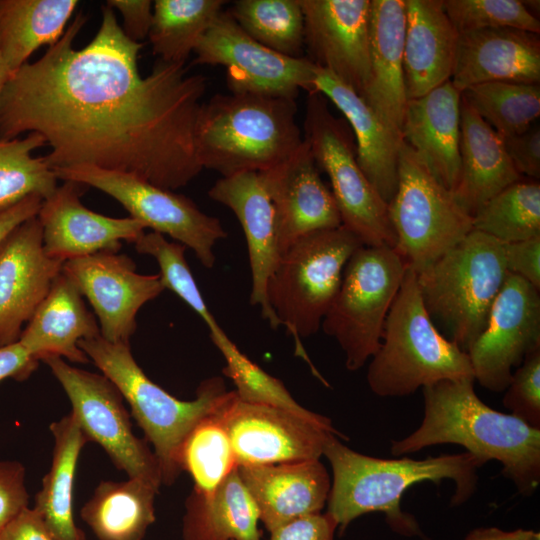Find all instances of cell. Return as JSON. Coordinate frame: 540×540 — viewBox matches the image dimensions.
<instances>
[{"label":"cell","instance_id":"6da1fadb","mask_svg":"<svg viewBox=\"0 0 540 540\" xmlns=\"http://www.w3.org/2000/svg\"><path fill=\"white\" fill-rule=\"evenodd\" d=\"M87 18L79 12L37 61L6 81L0 98V140L42 135L52 169L90 165L135 175L168 190L203 169L195 125L207 88L184 64L159 60L142 77L143 43L130 40L106 4L95 37L73 43Z\"/></svg>","mask_w":540,"mask_h":540},{"label":"cell","instance_id":"7a4b0ae2","mask_svg":"<svg viewBox=\"0 0 540 540\" xmlns=\"http://www.w3.org/2000/svg\"><path fill=\"white\" fill-rule=\"evenodd\" d=\"M474 381L447 379L423 387L420 426L392 441L390 452L402 456L437 444L461 445L482 466L497 460L517 491L530 496L540 484V429L486 405L477 396Z\"/></svg>","mask_w":540,"mask_h":540},{"label":"cell","instance_id":"3957f363","mask_svg":"<svg viewBox=\"0 0 540 540\" xmlns=\"http://www.w3.org/2000/svg\"><path fill=\"white\" fill-rule=\"evenodd\" d=\"M323 456L333 478L327 500V512L336 521L340 533L357 517L382 512L390 527L406 536H422L414 519L404 513L400 501L412 485L450 479L455 484L451 505L465 503L475 492L480 461L470 454H444L416 460L408 457L382 459L358 453L331 435Z\"/></svg>","mask_w":540,"mask_h":540},{"label":"cell","instance_id":"277c9868","mask_svg":"<svg viewBox=\"0 0 540 540\" xmlns=\"http://www.w3.org/2000/svg\"><path fill=\"white\" fill-rule=\"evenodd\" d=\"M296 99L262 94H215L201 104L195 125L202 169L229 177L263 172L303 144Z\"/></svg>","mask_w":540,"mask_h":540},{"label":"cell","instance_id":"5b68a950","mask_svg":"<svg viewBox=\"0 0 540 540\" xmlns=\"http://www.w3.org/2000/svg\"><path fill=\"white\" fill-rule=\"evenodd\" d=\"M78 346L127 401L153 446L162 484L171 485L181 472L179 456L184 440L224 400L228 392L224 380L218 376L204 380L196 397L184 401L147 377L134 359L130 344L112 343L99 335L79 341Z\"/></svg>","mask_w":540,"mask_h":540},{"label":"cell","instance_id":"8992f818","mask_svg":"<svg viewBox=\"0 0 540 540\" xmlns=\"http://www.w3.org/2000/svg\"><path fill=\"white\" fill-rule=\"evenodd\" d=\"M370 359L367 383L380 397L407 396L441 380L474 379L467 352L430 319L409 265L387 314L380 347Z\"/></svg>","mask_w":540,"mask_h":540},{"label":"cell","instance_id":"52a82bcc","mask_svg":"<svg viewBox=\"0 0 540 540\" xmlns=\"http://www.w3.org/2000/svg\"><path fill=\"white\" fill-rule=\"evenodd\" d=\"M504 243L472 230L416 272L423 305L439 332L467 352L484 331L509 272Z\"/></svg>","mask_w":540,"mask_h":540},{"label":"cell","instance_id":"ba28073f","mask_svg":"<svg viewBox=\"0 0 540 540\" xmlns=\"http://www.w3.org/2000/svg\"><path fill=\"white\" fill-rule=\"evenodd\" d=\"M361 240L344 226L315 231L297 239L281 256L267 285V299L280 325L293 337L295 354L328 383L308 357L302 338L318 332L334 300L344 268Z\"/></svg>","mask_w":540,"mask_h":540},{"label":"cell","instance_id":"9c48e42d","mask_svg":"<svg viewBox=\"0 0 540 540\" xmlns=\"http://www.w3.org/2000/svg\"><path fill=\"white\" fill-rule=\"evenodd\" d=\"M408 267L388 245L359 247L349 258L321 327L345 354L350 371L362 368L381 344L384 323Z\"/></svg>","mask_w":540,"mask_h":540},{"label":"cell","instance_id":"30bf717a","mask_svg":"<svg viewBox=\"0 0 540 540\" xmlns=\"http://www.w3.org/2000/svg\"><path fill=\"white\" fill-rule=\"evenodd\" d=\"M303 138L317 167L328 175L342 226L364 245L395 248L388 204L360 168L354 137L346 121L333 115L328 99L318 91L308 93Z\"/></svg>","mask_w":540,"mask_h":540},{"label":"cell","instance_id":"8fae6325","mask_svg":"<svg viewBox=\"0 0 540 540\" xmlns=\"http://www.w3.org/2000/svg\"><path fill=\"white\" fill-rule=\"evenodd\" d=\"M388 214L396 236L395 249L415 272L473 230L472 216L404 142L399 151L397 189L388 204Z\"/></svg>","mask_w":540,"mask_h":540},{"label":"cell","instance_id":"7c38bea8","mask_svg":"<svg viewBox=\"0 0 540 540\" xmlns=\"http://www.w3.org/2000/svg\"><path fill=\"white\" fill-rule=\"evenodd\" d=\"M53 171L58 179L106 193L146 228L166 234L192 249L204 267L214 266V247L226 238L227 233L218 218L202 212L191 199L120 171L90 165L61 167Z\"/></svg>","mask_w":540,"mask_h":540},{"label":"cell","instance_id":"4fadbf2b","mask_svg":"<svg viewBox=\"0 0 540 540\" xmlns=\"http://www.w3.org/2000/svg\"><path fill=\"white\" fill-rule=\"evenodd\" d=\"M68 396L71 414L87 437L98 443L114 465L129 478L162 484L154 452L132 430L130 416L116 386L103 374L69 365L59 356L42 360Z\"/></svg>","mask_w":540,"mask_h":540},{"label":"cell","instance_id":"5bb4252c","mask_svg":"<svg viewBox=\"0 0 540 540\" xmlns=\"http://www.w3.org/2000/svg\"><path fill=\"white\" fill-rule=\"evenodd\" d=\"M216 414L228 433L238 466L320 459L331 435L345 438L326 416L243 402L234 390L227 392Z\"/></svg>","mask_w":540,"mask_h":540},{"label":"cell","instance_id":"9a60e30c","mask_svg":"<svg viewBox=\"0 0 540 540\" xmlns=\"http://www.w3.org/2000/svg\"><path fill=\"white\" fill-rule=\"evenodd\" d=\"M194 64L221 65L233 94L294 98L315 90L317 66L307 57L281 55L252 39L227 11H221L195 50Z\"/></svg>","mask_w":540,"mask_h":540},{"label":"cell","instance_id":"2e32d148","mask_svg":"<svg viewBox=\"0 0 540 540\" xmlns=\"http://www.w3.org/2000/svg\"><path fill=\"white\" fill-rule=\"evenodd\" d=\"M540 348V290L519 276H507L486 327L467 351L474 380L503 392L517 368Z\"/></svg>","mask_w":540,"mask_h":540},{"label":"cell","instance_id":"e0dca14e","mask_svg":"<svg viewBox=\"0 0 540 540\" xmlns=\"http://www.w3.org/2000/svg\"><path fill=\"white\" fill-rule=\"evenodd\" d=\"M62 272L93 307L100 336L112 343L129 344L138 311L165 290L159 274L137 273L133 260L118 252L65 261Z\"/></svg>","mask_w":540,"mask_h":540},{"label":"cell","instance_id":"ac0fdd59","mask_svg":"<svg viewBox=\"0 0 540 540\" xmlns=\"http://www.w3.org/2000/svg\"><path fill=\"white\" fill-rule=\"evenodd\" d=\"M307 58L363 96L371 76V0H299Z\"/></svg>","mask_w":540,"mask_h":540},{"label":"cell","instance_id":"d6986e66","mask_svg":"<svg viewBox=\"0 0 540 540\" xmlns=\"http://www.w3.org/2000/svg\"><path fill=\"white\" fill-rule=\"evenodd\" d=\"M258 174L274 208L280 256L300 237L342 225L334 196L305 140L286 161Z\"/></svg>","mask_w":540,"mask_h":540},{"label":"cell","instance_id":"ffe728a7","mask_svg":"<svg viewBox=\"0 0 540 540\" xmlns=\"http://www.w3.org/2000/svg\"><path fill=\"white\" fill-rule=\"evenodd\" d=\"M62 267L63 262L44 250L37 216L16 227L0 244V346L18 342Z\"/></svg>","mask_w":540,"mask_h":540},{"label":"cell","instance_id":"44dd1931","mask_svg":"<svg viewBox=\"0 0 540 540\" xmlns=\"http://www.w3.org/2000/svg\"><path fill=\"white\" fill-rule=\"evenodd\" d=\"M87 186L64 181L44 199L38 212L46 254L58 261L118 252L122 241L133 243L146 226L132 218H114L86 208L80 196Z\"/></svg>","mask_w":540,"mask_h":540},{"label":"cell","instance_id":"7402d4cb","mask_svg":"<svg viewBox=\"0 0 540 540\" xmlns=\"http://www.w3.org/2000/svg\"><path fill=\"white\" fill-rule=\"evenodd\" d=\"M209 197L229 208L238 219L247 242L251 268L250 303L261 309L270 327L280 322L269 305L267 285L280 260L275 215L258 172H244L220 178L208 191Z\"/></svg>","mask_w":540,"mask_h":540},{"label":"cell","instance_id":"603a6c76","mask_svg":"<svg viewBox=\"0 0 540 540\" xmlns=\"http://www.w3.org/2000/svg\"><path fill=\"white\" fill-rule=\"evenodd\" d=\"M238 473L269 533L300 517L320 513L331 489L320 459L268 465H240Z\"/></svg>","mask_w":540,"mask_h":540},{"label":"cell","instance_id":"cb8c5ba5","mask_svg":"<svg viewBox=\"0 0 540 540\" xmlns=\"http://www.w3.org/2000/svg\"><path fill=\"white\" fill-rule=\"evenodd\" d=\"M453 86L461 93L486 82L540 83L539 34L494 28L459 34Z\"/></svg>","mask_w":540,"mask_h":540},{"label":"cell","instance_id":"d4e9b609","mask_svg":"<svg viewBox=\"0 0 540 540\" xmlns=\"http://www.w3.org/2000/svg\"><path fill=\"white\" fill-rule=\"evenodd\" d=\"M461 92L451 80L407 101L401 137L430 174L453 191L460 174Z\"/></svg>","mask_w":540,"mask_h":540},{"label":"cell","instance_id":"484cf974","mask_svg":"<svg viewBox=\"0 0 540 540\" xmlns=\"http://www.w3.org/2000/svg\"><path fill=\"white\" fill-rule=\"evenodd\" d=\"M315 90L329 99L350 124L356 140L358 164L381 198L389 204L398 184L401 134L388 126L356 91L319 67Z\"/></svg>","mask_w":540,"mask_h":540},{"label":"cell","instance_id":"4316f807","mask_svg":"<svg viewBox=\"0 0 540 540\" xmlns=\"http://www.w3.org/2000/svg\"><path fill=\"white\" fill-rule=\"evenodd\" d=\"M403 70L408 100L419 98L451 79L459 33L443 0H405Z\"/></svg>","mask_w":540,"mask_h":540},{"label":"cell","instance_id":"83f0119b","mask_svg":"<svg viewBox=\"0 0 540 540\" xmlns=\"http://www.w3.org/2000/svg\"><path fill=\"white\" fill-rule=\"evenodd\" d=\"M99 335V325L80 290L61 272L18 341L38 361L59 356L74 363H87L89 358L78 343Z\"/></svg>","mask_w":540,"mask_h":540},{"label":"cell","instance_id":"f1b7e54d","mask_svg":"<svg viewBox=\"0 0 540 540\" xmlns=\"http://www.w3.org/2000/svg\"><path fill=\"white\" fill-rule=\"evenodd\" d=\"M405 0H371V76L362 98L401 134L408 101L403 70Z\"/></svg>","mask_w":540,"mask_h":540},{"label":"cell","instance_id":"f546056e","mask_svg":"<svg viewBox=\"0 0 540 540\" xmlns=\"http://www.w3.org/2000/svg\"><path fill=\"white\" fill-rule=\"evenodd\" d=\"M521 179L501 136L461 95L460 174L452 194L470 216L492 197Z\"/></svg>","mask_w":540,"mask_h":540},{"label":"cell","instance_id":"4dcf8cb0","mask_svg":"<svg viewBox=\"0 0 540 540\" xmlns=\"http://www.w3.org/2000/svg\"><path fill=\"white\" fill-rule=\"evenodd\" d=\"M183 540H260L258 508L237 468L209 496L187 498Z\"/></svg>","mask_w":540,"mask_h":540},{"label":"cell","instance_id":"1f68e13d","mask_svg":"<svg viewBox=\"0 0 540 540\" xmlns=\"http://www.w3.org/2000/svg\"><path fill=\"white\" fill-rule=\"evenodd\" d=\"M77 5V0H0V56L9 77L39 47L61 38Z\"/></svg>","mask_w":540,"mask_h":540},{"label":"cell","instance_id":"d6a6232c","mask_svg":"<svg viewBox=\"0 0 540 540\" xmlns=\"http://www.w3.org/2000/svg\"><path fill=\"white\" fill-rule=\"evenodd\" d=\"M52 462L35 496L34 509L59 540H87L74 522L73 484L78 459L88 442L71 413L50 424Z\"/></svg>","mask_w":540,"mask_h":540},{"label":"cell","instance_id":"836d02e7","mask_svg":"<svg viewBox=\"0 0 540 540\" xmlns=\"http://www.w3.org/2000/svg\"><path fill=\"white\" fill-rule=\"evenodd\" d=\"M159 489L137 478L102 481L80 511L99 540H142L155 521Z\"/></svg>","mask_w":540,"mask_h":540},{"label":"cell","instance_id":"e575fe53","mask_svg":"<svg viewBox=\"0 0 540 540\" xmlns=\"http://www.w3.org/2000/svg\"><path fill=\"white\" fill-rule=\"evenodd\" d=\"M227 3L223 0H156L148 35L154 55L185 64L199 40Z\"/></svg>","mask_w":540,"mask_h":540},{"label":"cell","instance_id":"d590c367","mask_svg":"<svg viewBox=\"0 0 540 540\" xmlns=\"http://www.w3.org/2000/svg\"><path fill=\"white\" fill-rule=\"evenodd\" d=\"M227 12L263 46L287 57H303L304 17L299 0H238Z\"/></svg>","mask_w":540,"mask_h":540},{"label":"cell","instance_id":"8d00e7d4","mask_svg":"<svg viewBox=\"0 0 540 540\" xmlns=\"http://www.w3.org/2000/svg\"><path fill=\"white\" fill-rule=\"evenodd\" d=\"M473 230L502 243L540 236V184L518 180L488 200L472 217Z\"/></svg>","mask_w":540,"mask_h":540},{"label":"cell","instance_id":"74e56055","mask_svg":"<svg viewBox=\"0 0 540 540\" xmlns=\"http://www.w3.org/2000/svg\"><path fill=\"white\" fill-rule=\"evenodd\" d=\"M179 465L194 482L192 493L199 496L214 493L238 467L230 438L216 411L190 431L180 450Z\"/></svg>","mask_w":540,"mask_h":540},{"label":"cell","instance_id":"f35d334b","mask_svg":"<svg viewBox=\"0 0 540 540\" xmlns=\"http://www.w3.org/2000/svg\"><path fill=\"white\" fill-rule=\"evenodd\" d=\"M462 97L499 135L521 134L540 115V85L494 81L471 86Z\"/></svg>","mask_w":540,"mask_h":540},{"label":"cell","instance_id":"ab89813d","mask_svg":"<svg viewBox=\"0 0 540 540\" xmlns=\"http://www.w3.org/2000/svg\"><path fill=\"white\" fill-rule=\"evenodd\" d=\"M46 141L31 132L22 139L0 140V211L8 209L31 195L43 199L56 190L57 176L42 157L32 152Z\"/></svg>","mask_w":540,"mask_h":540},{"label":"cell","instance_id":"60d3db41","mask_svg":"<svg viewBox=\"0 0 540 540\" xmlns=\"http://www.w3.org/2000/svg\"><path fill=\"white\" fill-rule=\"evenodd\" d=\"M211 339L225 359L226 365L222 371L234 383V392L239 400L300 414L312 412L296 402L279 379L243 354L225 333Z\"/></svg>","mask_w":540,"mask_h":540},{"label":"cell","instance_id":"b9f144b4","mask_svg":"<svg viewBox=\"0 0 540 540\" xmlns=\"http://www.w3.org/2000/svg\"><path fill=\"white\" fill-rule=\"evenodd\" d=\"M140 254L152 256L160 268V279L165 289L172 290L189 305L205 322L210 337L225 333L210 313L192 272L185 259L186 247L178 242L168 241L157 232L143 233L135 242Z\"/></svg>","mask_w":540,"mask_h":540},{"label":"cell","instance_id":"7bdbcfd3","mask_svg":"<svg viewBox=\"0 0 540 540\" xmlns=\"http://www.w3.org/2000/svg\"><path fill=\"white\" fill-rule=\"evenodd\" d=\"M447 16L459 34L494 28L540 33V22L519 0H444Z\"/></svg>","mask_w":540,"mask_h":540},{"label":"cell","instance_id":"ee69618b","mask_svg":"<svg viewBox=\"0 0 540 540\" xmlns=\"http://www.w3.org/2000/svg\"><path fill=\"white\" fill-rule=\"evenodd\" d=\"M502 403L511 414L540 429V348L529 353L513 372Z\"/></svg>","mask_w":540,"mask_h":540},{"label":"cell","instance_id":"f6af8a7d","mask_svg":"<svg viewBox=\"0 0 540 540\" xmlns=\"http://www.w3.org/2000/svg\"><path fill=\"white\" fill-rule=\"evenodd\" d=\"M28 503L24 466L18 461H0V532Z\"/></svg>","mask_w":540,"mask_h":540},{"label":"cell","instance_id":"bcb514c9","mask_svg":"<svg viewBox=\"0 0 540 540\" xmlns=\"http://www.w3.org/2000/svg\"><path fill=\"white\" fill-rule=\"evenodd\" d=\"M501 136V135H500ZM506 153L517 172L534 180L540 178V126L534 123L525 132L501 136Z\"/></svg>","mask_w":540,"mask_h":540},{"label":"cell","instance_id":"7dc6e473","mask_svg":"<svg viewBox=\"0 0 540 540\" xmlns=\"http://www.w3.org/2000/svg\"><path fill=\"white\" fill-rule=\"evenodd\" d=\"M503 246L508 272L540 290V236Z\"/></svg>","mask_w":540,"mask_h":540},{"label":"cell","instance_id":"c3c4849f","mask_svg":"<svg viewBox=\"0 0 540 540\" xmlns=\"http://www.w3.org/2000/svg\"><path fill=\"white\" fill-rule=\"evenodd\" d=\"M338 525L328 513H315L290 521L271 531L270 540H334Z\"/></svg>","mask_w":540,"mask_h":540},{"label":"cell","instance_id":"681fc988","mask_svg":"<svg viewBox=\"0 0 540 540\" xmlns=\"http://www.w3.org/2000/svg\"><path fill=\"white\" fill-rule=\"evenodd\" d=\"M106 5L121 14L123 19L121 28L130 40L141 43L148 37L153 21L152 1L108 0Z\"/></svg>","mask_w":540,"mask_h":540},{"label":"cell","instance_id":"f907efd6","mask_svg":"<svg viewBox=\"0 0 540 540\" xmlns=\"http://www.w3.org/2000/svg\"><path fill=\"white\" fill-rule=\"evenodd\" d=\"M0 540H59L34 508L24 509L0 532Z\"/></svg>","mask_w":540,"mask_h":540},{"label":"cell","instance_id":"816d5d0a","mask_svg":"<svg viewBox=\"0 0 540 540\" xmlns=\"http://www.w3.org/2000/svg\"><path fill=\"white\" fill-rule=\"evenodd\" d=\"M38 362L19 341L0 346V382L7 378L27 379L36 370Z\"/></svg>","mask_w":540,"mask_h":540},{"label":"cell","instance_id":"f5cc1de1","mask_svg":"<svg viewBox=\"0 0 540 540\" xmlns=\"http://www.w3.org/2000/svg\"><path fill=\"white\" fill-rule=\"evenodd\" d=\"M43 200L39 195H31L0 211V244L16 227L38 215Z\"/></svg>","mask_w":540,"mask_h":540},{"label":"cell","instance_id":"db71d44e","mask_svg":"<svg viewBox=\"0 0 540 540\" xmlns=\"http://www.w3.org/2000/svg\"><path fill=\"white\" fill-rule=\"evenodd\" d=\"M539 533L532 530L516 529L504 531L496 527L473 529L464 540H537Z\"/></svg>","mask_w":540,"mask_h":540},{"label":"cell","instance_id":"11a10c76","mask_svg":"<svg viewBox=\"0 0 540 540\" xmlns=\"http://www.w3.org/2000/svg\"><path fill=\"white\" fill-rule=\"evenodd\" d=\"M9 76L7 74V71L4 67V64L2 62V59H1V56H0V98H1V94H2V91H3V88H4V85L6 83V81L8 80Z\"/></svg>","mask_w":540,"mask_h":540}]
</instances>
